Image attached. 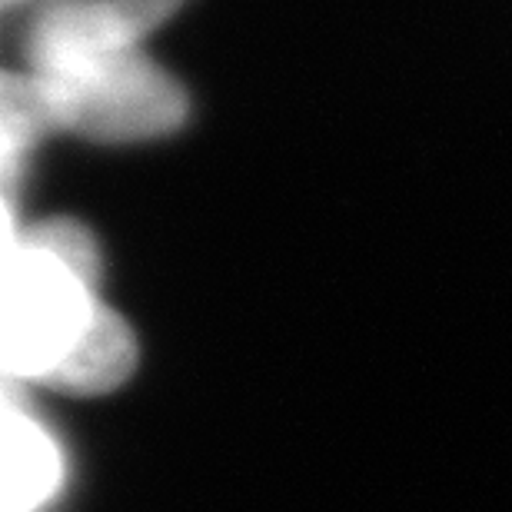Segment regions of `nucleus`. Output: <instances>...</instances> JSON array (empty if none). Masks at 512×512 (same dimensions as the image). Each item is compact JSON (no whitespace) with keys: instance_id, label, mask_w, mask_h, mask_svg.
<instances>
[{"instance_id":"obj_8","label":"nucleus","mask_w":512,"mask_h":512,"mask_svg":"<svg viewBox=\"0 0 512 512\" xmlns=\"http://www.w3.org/2000/svg\"><path fill=\"white\" fill-rule=\"evenodd\" d=\"M50 0H0V17H7L10 10H20V7H44Z\"/></svg>"},{"instance_id":"obj_4","label":"nucleus","mask_w":512,"mask_h":512,"mask_svg":"<svg viewBox=\"0 0 512 512\" xmlns=\"http://www.w3.org/2000/svg\"><path fill=\"white\" fill-rule=\"evenodd\" d=\"M67 486V453L20 386L0 380V512H44Z\"/></svg>"},{"instance_id":"obj_2","label":"nucleus","mask_w":512,"mask_h":512,"mask_svg":"<svg viewBox=\"0 0 512 512\" xmlns=\"http://www.w3.org/2000/svg\"><path fill=\"white\" fill-rule=\"evenodd\" d=\"M50 130L104 143H143L177 133L190 97L140 47L70 50L27 60Z\"/></svg>"},{"instance_id":"obj_7","label":"nucleus","mask_w":512,"mask_h":512,"mask_svg":"<svg viewBox=\"0 0 512 512\" xmlns=\"http://www.w3.org/2000/svg\"><path fill=\"white\" fill-rule=\"evenodd\" d=\"M17 240H20V230L14 220V207H10V197L0 193V263H4L10 250L17 247Z\"/></svg>"},{"instance_id":"obj_5","label":"nucleus","mask_w":512,"mask_h":512,"mask_svg":"<svg viewBox=\"0 0 512 512\" xmlns=\"http://www.w3.org/2000/svg\"><path fill=\"white\" fill-rule=\"evenodd\" d=\"M137 360H140L137 336H133L124 316L104 306L94 330L80 343V350L74 353V360L67 363V370L60 373L54 389L57 393H74V396L114 393L117 386H124L133 376Z\"/></svg>"},{"instance_id":"obj_6","label":"nucleus","mask_w":512,"mask_h":512,"mask_svg":"<svg viewBox=\"0 0 512 512\" xmlns=\"http://www.w3.org/2000/svg\"><path fill=\"white\" fill-rule=\"evenodd\" d=\"M50 133L34 80L0 70V193H7L27 170L30 153Z\"/></svg>"},{"instance_id":"obj_1","label":"nucleus","mask_w":512,"mask_h":512,"mask_svg":"<svg viewBox=\"0 0 512 512\" xmlns=\"http://www.w3.org/2000/svg\"><path fill=\"white\" fill-rule=\"evenodd\" d=\"M100 253L74 220L20 233L0 263V380L54 389L104 313Z\"/></svg>"},{"instance_id":"obj_3","label":"nucleus","mask_w":512,"mask_h":512,"mask_svg":"<svg viewBox=\"0 0 512 512\" xmlns=\"http://www.w3.org/2000/svg\"><path fill=\"white\" fill-rule=\"evenodd\" d=\"M187 0H50L27 30V60L70 50L140 47Z\"/></svg>"}]
</instances>
